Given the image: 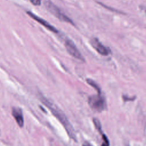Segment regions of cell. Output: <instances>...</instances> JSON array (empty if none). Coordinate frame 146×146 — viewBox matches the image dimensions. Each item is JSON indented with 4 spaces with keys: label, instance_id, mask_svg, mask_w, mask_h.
<instances>
[{
    "label": "cell",
    "instance_id": "obj_1",
    "mask_svg": "<svg viewBox=\"0 0 146 146\" xmlns=\"http://www.w3.org/2000/svg\"><path fill=\"white\" fill-rule=\"evenodd\" d=\"M40 100L42 102L44 103L50 109L52 114L62 124L63 126L66 129L68 136L72 139L76 140V136L75 135V132L73 129V127L70 124V121L68 120L64 113L58 107H56L55 104H54L52 102L49 101L44 96H42L40 98Z\"/></svg>",
    "mask_w": 146,
    "mask_h": 146
},
{
    "label": "cell",
    "instance_id": "obj_2",
    "mask_svg": "<svg viewBox=\"0 0 146 146\" xmlns=\"http://www.w3.org/2000/svg\"><path fill=\"white\" fill-rule=\"evenodd\" d=\"M44 5L46 7L47 9V10L50 13H51L55 17L58 18L60 21L70 23L72 25H75L73 21L69 17H68L66 15H65L64 13L61 12L60 10L51 1L48 0L45 1Z\"/></svg>",
    "mask_w": 146,
    "mask_h": 146
},
{
    "label": "cell",
    "instance_id": "obj_3",
    "mask_svg": "<svg viewBox=\"0 0 146 146\" xmlns=\"http://www.w3.org/2000/svg\"><path fill=\"white\" fill-rule=\"evenodd\" d=\"M88 104L93 110L97 112H102L106 108L105 99L101 94L90 96L88 98Z\"/></svg>",
    "mask_w": 146,
    "mask_h": 146
},
{
    "label": "cell",
    "instance_id": "obj_4",
    "mask_svg": "<svg viewBox=\"0 0 146 146\" xmlns=\"http://www.w3.org/2000/svg\"><path fill=\"white\" fill-rule=\"evenodd\" d=\"M64 45L66 49L69 54H70L71 56L77 59L82 61H84L83 56H82L73 41L70 39H67L66 40Z\"/></svg>",
    "mask_w": 146,
    "mask_h": 146
},
{
    "label": "cell",
    "instance_id": "obj_5",
    "mask_svg": "<svg viewBox=\"0 0 146 146\" xmlns=\"http://www.w3.org/2000/svg\"><path fill=\"white\" fill-rule=\"evenodd\" d=\"M92 46L96 50V51L103 56H107L110 54V50L104 46L96 38H94L91 40Z\"/></svg>",
    "mask_w": 146,
    "mask_h": 146
},
{
    "label": "cell",
    "instance_id": "obj_6",
    "mask_svg": "<svg viewBox=\"0 0 146 146\" xmlns=\"http://www.w3.org/2000/svg\"><path fill=\"white\" fill-rule=\"evenodd\" d=\"M26 13L33 19H34L35 21H36V22H38V23H39L40 24H41L42 26H43L44 27H46L47 29H48V30L54 33H58V30L54 27L53 26L51 25L48 22H47L46 21H45L44 19L38 17L37 15H36L35 14H34V13H33L32 12L30 11H27L26 12Z\"/></svg>",
    "mask_w": 146,
    "mask_h": 146
},
{
    "label": "cell",
    "instance_id": "obj_7",
    "mask_svg": "<svg viewBox=\"0 0 146 146\" xmlns=\"http://www.w3.org/2000/svg\"><path fill=\"white\" fill-rule=\"evenodd\" d=\"M12 115L20 127L24 125V119L22 111L20 108L13 107L12 109Z\"/></svg>",
    "mask_w": 146,
    "mask_h": 146
},
{
    "label": "cell",
    "instance_id": "obj_8",
    "mask_svg": "<svg viewBox=\"0 0 146 146\" xmlns=\"http://www.w3.org/2000/svg\"><path fill=\"white\" fill-rule=\"evenodd\" d=\"M86 82H87V83L88 84H90L91 86H92L93 88H94L97 91L98 94H101L100 88L99 87V86L95 82H94L93 80H92L91 79H86Z\"/></svg>",
    "mask_w": 146,
    "mask_h": 146
},
{
    "label": "cell",
    "instance_id": "obj_9",
    "mask_svg": "<svg viewBox=\"0 0 146 146\" xmlns=\"http://www.w3.org/2000/svg\"><path fill=\"white\" fill-rule=\"evenodd\" d=\"M93 123L94 124L96 128V129L100 133H102V126L100 121L96 119V118H94L93 119Z\"/></svg>",
    "mask_w": 146,
    "mask_h": 146
},
{
    "label": "cell",
    "instance_id": "obj_10",
    "mask_svg": "<svg viewBox=\"0 0 146 146\" xmlns=\"http://www.w3.org/2000/svg\"><path fill=\"white\" fill-rule=\"evenodd\" d=\"M102 139L103 143L102 144V146H110V142L105 134H102Z\"/></svg>",
    "mask_w": 146,
    "mask_h": 146
},
{
    "label": "cell",
    "instance_id": "obj_11",
    "mask_svg": "<svg viewBox=\"0 0 146 146\" xmlns=\"http://www.w3.org/2000/svg\"><path fill=\"white\" fill-rule=\"evenodd\" d=\"M30 1L35 6H39L41 4V0H30Z\"/></svg>",
    "mask_w": 146,
    "mask_h": 146
},
{
    "label": "cell",
    "instance_id": "obj_12",
    "mask_svg": "<svg viewBox=\"0 0 146 146\" xmlns=\"http://www.w3.org/2000/svg\"><path fill=\"white\" fill-rule=\"evenodd\" d=\"M123 99H124V101H128V100H133L135 99V98H129V97H128L127 96L123 95Z\"/></svg>",
    "mask_w": 146,
    "mask_h": 146
},
{
    "label": "cell",
    "instance_id": "obj_13",
    "mask_svg": "<svg viewBox=\"0 0 146 146\" xmlns=\"http://www.w3.org/2000/svg\"><path fill=\"white\" fill-rule=\"evenodd\" d=\"M82 146H92V145H91L90 143H87V142H86V143H84L83 144Z\"/></svg>",
    "mask_w": 146,
    "mask_h": 146
}]
</instances>
